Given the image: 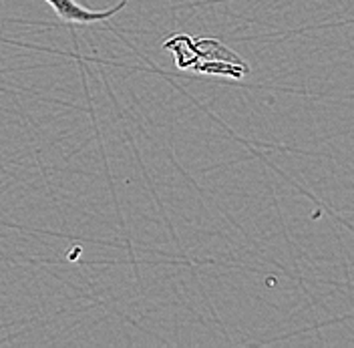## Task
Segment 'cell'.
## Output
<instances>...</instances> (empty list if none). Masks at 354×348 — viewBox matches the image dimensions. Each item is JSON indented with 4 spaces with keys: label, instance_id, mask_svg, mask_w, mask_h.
I'll use <instances>...</instances> for the list:
<instances>
[{
    "label": "cell",
    "instance_id": "cell-1",
    "mask_svg": "<svg viewBox=\"0 0 354 348\" xmlns=\"http://www.w3.org/2000/svg\"><path fill=\"white\" fill-rule=\"evenodd\" d=\"M55 15L65 22H73V24H95V22L109 21L111 17H115L121 8H125L127 0H119V4L105 8V10H91L81 6L77 0H44Z\"/></svg>",
    "mask_w": 354,
    "mask_h": 348
}]
</instances>
